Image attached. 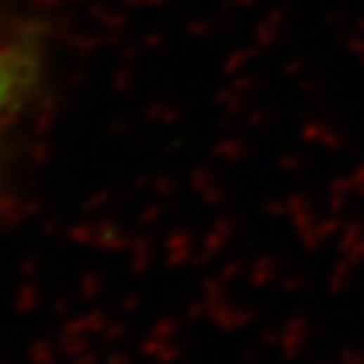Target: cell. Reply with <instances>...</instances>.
I'll return each mask as SVG.
<instances>
[{
    "mask_svg": "<svg viewBox=\"0 0 364 364\" xmlns=\"http://www.w3.org/2000/svg\"><path fill=\"white\" fill-rule=\"evenodd\" d=\"M15 84H18V63L8 56H0V119L11 104Z\"/></svg>",
    "mask_w": 364,
    "mask_h": 364,
    "instance_id": "obj_1",
    "label": "cell"
}]
</instances>
